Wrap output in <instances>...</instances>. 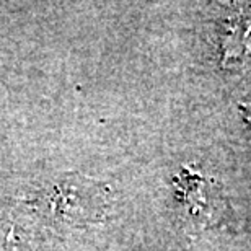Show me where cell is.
I'll return each mask as SVG.
<instances>
[{
	"instance_id": "1",
	"label": "cell",
	"mask_w": 251,
	"mask_h": 251,
	"mask_svg": "<svg viewBox=\"0 0 251 251\" xmlns=\"http://www.w3.org/2000/svg\"><path fill=\"white\" fill-rule=\"evenodd\" d=\"M173 186L183 214L196 228L235 230V210L224 186L214 178L184 167L173 178Z\"/></svg>"
},
{
	"instance_id": "2",
	"label": "cell",
	"mask_w": 251,
	"mask_h": 251,
	"mask_svg": "<svg viewBox=\"0 0 251 251\" xmlns=\"http://www.w3.org/2000/svg\"><path fill=\"white\" fill-rule=\"evenodd\" d=\"M34 202H39L52 219L87 225L101 220L106 210V191L93 181L70 178L41 191Z\"/></svg>"
}]
</instances>
